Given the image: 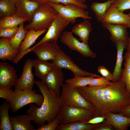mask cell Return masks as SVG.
Returning a JSON list of instances; mask_svg holds the SVG:
<instances>
[{
	"instance_id": "obj_49",
	"label": "cell",
	"mask_w": 130,
	"mask_h": 130,
	"mask_svg": "<svg viewBox=\"0 0 130 130\" xmlns=\"http://www.w3.org/2000/svg\"></svg>"
},
{
	"instance_id": "obj_10",
	"label": "cell",
	"mask_w": 130,
	"mask_h": 130,
	"mask_svg": "<svg viewBox=\"0 0 130 130\" xmlns=\"http://www.w3.org/2000/svg\"><path fill=\"white\" fill-rule=\"evenodd\" d=\"M52 63L56 66L70 70L74 76H91L99 78L101 76L84 71L75 64L71 58L63 50H61L57 54Z\"/></svg>"
},
{
	"instance_id": "obj_34",
	"label": "cell",
	"mask_w": 130,
	"mask_h": 130,
	"mask_svg": "<svg viewBox=\"0 0 130 130\" xmlns=\"http://www.w3.org/2000/svg\"><path fill=\"white\" fill-rule=\"evenodd\" d=\"M111 6L123 12L125 10L130 9V0H114Z\"/></svg>"
},
{
	"instance_id": "obj_1",
	"label": "cell",
	"mask_w": 130,
	"mask_h": 130,
	"mask_svg": "<svg viewBox=\"0 0 130 130\" xmlns=\"http://www.w3.org/2000/svg\"><path fill=\"white\" fill-rule=\"evenodd\" d=\"M101 87L86 86L77 88L94 108L92 118L108 112L118 113L130 105V93L120 79Z\"/></svg>"
},
{
	"instance_id": "obj_30",
	"label": "cell",
	"mask_w": 130,
	"mask_h": 130,
	"mask_svg": "<svg viewBox=\"0 0 130 130\" xmlns=\"http://www.w3.org/2000/svg\"><path fill=\"white\" fill-rule=\"evenodd\" d=\"M27 21L25 19L17 16L16 14L5 17L0 19V29L18 26L20 24Z\"/></svg>"
},
{
	"instance_id": "obj_38",
	"label": "cell",
	"mask_w": 130,
	"mask_h": 130,
	"mask_svg": "<svg viewBox=\"0 0 130 130\" xmlns=\"http://www.w3.org/2000/svg\"><path fill=\"white\" fill-rule=\"evenodd\" d=\"M98 72L107 80L112 81L113 80V76L112 73H111L109 70L104 66H99L98 67Z\"/></svg>"
},
{
	"instance_id": "obj_27",
	"label": "cell",
	"mask_w": 130,
	"mask_h": 130,
	"mask_svg": "<svg viewBox=\"0 0 130 130\" xmlns=\"http://www.w3.org/2000/svg\"><path fill=\"white\" fill-rule=\"evenodd\" d=\"M99 124H90L76 122L64 124H59L56 130H94Z\"/></svg>"
},
{
	"instance_id": "obj_45",
	"label": "cell",
	"mask_w": 130,
	"mask_h": 130,
	"mask_svg": "<svg viewBox=\"0 0 130 130\" xmlns=\"http://www.w3.org/2000/svg\"><path fill=\"white\" fill-rule=\"evenodd\" d=\"M84 4L86 1V0H76Z\"/></svg>"
},
{
	"instance_id": "obj_40",
	"label": "cell",
	"mask_w": 130,
	"mask_h": 130,
	"mask_svg": "<svg viewBox=\"0 0 130 130\" xmlns=\"http://www.w3.org/2000/svg\"><path fill=\"white\" fill-rule=\"evenodd\" d=\"M105 119V117L102 116L92 118L88 121L83 122L90 124H98L103 122Z\"/></svg>"
},
{
	"instance_id": "obj_11",
	"label": "cell",
	"mask_w": 130,
	"mask_h": 130,
	"mask_svg": "<svg viewBox=\"0 0 130 130\" xmlns=\"http://www.w3.org/2000/svg\"><path fill=\"white\" fill-rule=\"evenodd\" d=\"M64 80L62 68L54 66L42 81L52 93L60 96V87L63 84Z\"/></svg>"
},
{
	"instance_id": "obj_41",
	"label": "cell",
	"mask_w": 130,
	"mask_h": 130,
	"mask_svg": "<svg viewBox=\"0 0 130 130\" xmlns=\"http://www.w3.org/2000/svg\"><path fill=\"white\" fill-rule=\"evenodd\" d=\"M113 127L111 124L103 122L100 124L94 130H113Z\"/></svg>"
},
{
	"instance_id": "obj_14",
	"label": "cell",
	"mask_w": 130,
	"mask_h": 130,
	"mask_svg": "<svg viewBox=\"0 0 130 130\" xmlns=\"http://www.w3.org/2000/svg\"><path fill=\"white\" fill-rule=\"evenodd\" d=\"M14 67L8 63L0 62V89L11 88L17 79Z\"/></svg>"
},
{
	"instance_id": "obj_48",
	"label": "cell",
	"mask_w": 130,
	"mask_h": 130,
	"mask_svg": "<svg viewBox=\"0 0 130 130\" xmlns=\"http://www.w3.org/2000/svg\"><path fill=\"white\" fill-rule=\"evenodd\" d=\"M130 126V124L129 125V127Z\"/></svg>"
},
{
	"instance_id": "obj_2",
	"label": "cell",
	"mask_w": 130,
	"mask_h": 130,
	"mask_svg": "<svg viewBox=\"0 0 130 130\" xmlns=\"http://www.w3.org/2000/svg\"><path fill=\"white\" fill-rule=\"evenodd\" d=\"M34 83L43 96L44 101L39 107L33 103L30 104L26 113L31 120L39 126L44 124L46 121L48 124L53 121L64 104L60 96L52 93L43 81H35Z\"/></svg>"
},
{
	"instance_id": "obj_8",
	"label": "cell",
	"mask_w": 130,
	"mask_h": 130,
	"mask_svg": "<svg viewBox=\"0 0 130 130\" xmlns=\"http://www.w3.org/2000/svg\"><path fill=\"white\" fill-rule=\"evenodd\" d=\"M70 23V21L65 19L57 13L45 35L38 42L26 50L25 53L30 52L33 48L42 44L53 41L57 42L64 30Z\"/></svg>"
},
{
	"instance_id": "obj_24",
	"label": "cell",
	"mask_w": 130,
	"mask_h": 130,
	"mask_svg": "<svg viewBox=\"0 0 130 130\" xmlns=\"http://www.w3.org/2000/svg\"><path fill=\"white\" fill-rule=\"evenodd\" d=\"M33 67L35 69L36 76L43 80L46 75L53 68V64L38 58L33 60Z\"/></svg>"
},
{
	"instance_id": "obj_35",
	"label": "cell",
	"mask_w": 130,
	"mask_h": 130,
	"mask_svg": "<svg viewBox=\"0 0 130 130\" xmlns=\"http://www.w3.org/2000/svg\"><path fill=\"white\" fill-rule=\"evenodd\" d=\"M19 27H6L0 29V37L9 39L13 37L18 31Z\"/></svg>"
},
{
	"instance_id": "obj_16",
	"label": "cell",
	"mask_w": 130,
	"mask_h": 130,
	"mask_svg": "<svg viewBox=\"0 0 130 130\" xmlns=\"http://www.w3.org/2000/svg\"><path fill=\"white\" fill-rule=\"evenodd\" d=\"M121 25L130 28V17L111 6L107 11L102 23Z\"/></svg>"
},
{
	"instance_id": "obj_19",
	"label": "cell",
	"mask_w": 130,
	"mask_h": 130,
	"mask_svg": "<svg viewBox=\"0 0 130 130\" xmlns=\"http://www.w3.org/2000/svg\"><path fill=\"white\" fill-rule=\"evenodd\" d=\"M92 30L91 24L89 20L85 19L74 25L71 31L73 34L79 37V40L88 44L89 36Z\"/></svg>"
},
{
	"instance_id": "obj_18",
	"label": "cell",
	"mask_w": 130,
	"mask_h": 130,
	"mask_svg": "<svg viewBox=\"0 0 130 130\" xmlns=\"http://www.w3.org/2000/svg\"><path fill=\"white\" fill-rule=\"evenodd\" d=\"M105 119L103 122L110 124L116 130H126L130 124V118L119 113L108 112L104 114Z\"/></svg>"
},
{
	"instance_id": "obj_44",
	"label": "cell",
	"mask_w": 130,
	"mask_h": 130,
	"mask_svg": "<svg viewBox=\"0 0 130 130\" xmlns=\"http://www.w3.org/2000/svg\"><path fill=\"white\" fill-rule=\"evenodd\" d=\"M130 49V36L129 38V44L128 47L127 49V50H129Z\"/></svg>"
},
{
	"instance_id": "obj_31",
	"label": "cell",
	"mask_w": 130,
	"mask_h": 130,
	"mask_svg": "<svg viewBox=\"0 0 130 130\" xmlns=\"http://www.w3.org/2000/svg\"><path fill=\"white\" fill-rule=\"evenodd\" d=\"M19 27V30L15 35L9 39L11 45L16 49H19L21 43L26 37L27 30L25 29L23 23L20 24Z\"/></svg>"
},
{
	"instance_id": "obj_17",
	"label": "cell",
	"mask_w": 130,
	"mask_h": 130,
	"mask_svg": "<svg viewBox=\"0 0 130 130\" xmlns=\"http://www.w3.org/2000/svg\"><path fill=\"white\" fill-rule=\"evenodd\" d=\"M102 23L103 26L108 29L110 33L111 40L115 43L123 42L128 44L129 38L126 26L121 25Z\"/></svg>"
},
{
	"instance_id": "obj_21",
	"label": "cell",
	"mask_w": 130,
	"mask_h": 130,
	"mask_svg": "<svg viewBox=\"0 0 130 130\" xmlns=\"http://www.w3.org/2000/svg\"><path fill=\"white\" fill-rule=\"evenodd\" d=\"M117 49L116 63L112 73L113 79L112 82H116L120 79L122 71V64L124 57L123 54L125 49H127L128 44L124 42H119L115 43Z\"/></svg>"
},
{
	"instance_id": "obj_39",
	"label": "cell",
	"mask_w": 130,
	"mask_h": 130,
	"mask_svg": "<svg viewBox=\"0 0 130 130\" xmlns=\"http://www.w3.org/2000/svg\"><path fill=\"white\" fill-rule=\"evenodd\" d=\"M13 91L11 88L0 89V97L5 99L8 103Z\"/></svg>"
},
{
	"instance_id": "obj_15",
	"label": "cell",
	"mask_w": 130,
	"mask_h": 130,
	"mask_svg": "<svg viewBox=\"0 0 130 130\" xmlns=\"http://www.w3.org/2000/svg\"><path fill=\"white\" fill-rule=\"evenodd\" d=\"M16 15L23 18L27 21L31 22L33 13L40 3L29 0H16Z\"/></svg>"
},
{
	"instance_id": "obj_4",
	"label": "cell",
	"mask_w": 130,
	"mask_h": 130,
	"mask_svg": "<svg viewBox=\"0 0 130 130\" xmlns=\"http://www.w3.org/2000/svg\"><path fill=\"white\" fill-rule=\"evenodd\" d=\"M36 92L33 90L13 91L8 102L13 112H15L24 106L31 103L35 104L40 107L44 101V96Z\"/></svg>"
},
{
	"instance_id": "obj_32",
	"label": "cell",
	"mask_w": 130,
	"mask_h": 130,
	"mask_svg": "<svg viewBox=\"0 0 130 130\" xmlns=\"http://www.w3.org/2000/svg\"><path fill=\"white\" fill-rule=\"evenodd\" d=\"M94 77L91 76H75L72 78L67 79L65 82L75 88L84 87L88 85L90 80Z\"/></svg>"
},
{
	"instance_id": "obj_47",
	"label": "cell",
	"mask_w": 130,
	"mask_h": 130,
	"mask_svg": "<svg viewBox=\"0 0 130 130\" xmlns=\"http://www.w3.org/2000/svg\"><path fill=\"white\" fill-rule=\"evenodd\" d=\"M128 14L129 16L130 17V12Z\"/></svg>"
},
{
	"instance_id": "obj_12",
	"label": "cell",
	"mask_w": 130,
	"mask_h": 130,
	"mask_svg": "<svg viewBox=\"0 0 130 130\" xmlns=\"http://www.w3.org/2000/svg\"><path fill=\"white\" fill-rule=\"evenodd\" d=\"M32 62L33 60L29 58L26 61L22 74L14 85L15 90H33L35 81L32 70Z\"/></svg>"
},
{
	"instance_id": "obj_25",
	"label": "cell",
	"mask_w": 130,
	"mask_h": 130,
	"mask_svg": "<svg viewBox=\"0 0 130 130\" xmlns=\"http://www.w3.org/2000/svg\"><path fill=\"white\" fill-rule=\"evenodd\" d=\"M9 104L6 101L0 105V130H13L8 114Z\"/></svg>"
},
{
	"instance_id": "obj_7",
	"label": "cell",
	"mask_w": 130,
	"mask_h": 130,
	"mask_svg": "<svg viewBox=\"0 0 130 130\" xmlns=\"http://www.w3.org/2000/svg\"><path fill=\"white\" fill-rule=\"evenodd\" d=\"M56 11L57 13L65 19L73 23L77 18H81L85 19L91 20V17L89 15V12L78 6L73 4L64 5L48 2Z\"/></svg>"
},
{
	"instance_id": "obj_36",
	"label": "cell",
	"mask_w": 130,
	"mask_h": 130,
	"mask_svg": "<svg viewBox=\"0 0 130 130\" xmlns=\"http://www.w3.org/2000/svg\"><path fill=\"white\" fill-rule=\"evenodd\" d=\"M60 124L58 116L52 121L47 124H44L39 126L35 130H56L58 126Z\"/></svg>"
},
{
	"instance_id": "obj_37",
	"label": "cell",
	"mask_w": 130,
	"mask_h": 130,
	"mask_svg": "<svg viewBox=\"0 0 130 130\" xmlns=\"http://www.w3.org/2000/svg\"><path fill=\"white\" fill-rule=\"evenodd\" d=\"M48 2L54 3H59L66 5L68 4H73L78 6L84 9H87V5L79 2L76 0H49Z\"/></svg>"
},
{
	"instance_id": "obj_6",
	"label": "cell",
	"mask_w": 130,
	"mask_h": 130,
	"mask_svg": "<svg viewBox=\"0 0 130 130\" xmlns=\"http://www.w3.org/2000/svg\"><path fill=\"white\" fill-rule=\"evenodd\" d=\"M60 97L64 104L70 106L93 110L94 108L81 95L77 88L63 84Z\"/></svg>"
},
{
	"instance_id": "obj_26",
	"label": "cell",
	"mask_w": 130,
	"mask_h": 130,
	"mask_svg": "<svg viewBox=\"0 0 130 130\" xmlns=\"http://www.w3.org/2000/svg\"><path fill=\"white\" fill-rule=\"evenodd\" d=\"M113 1L108 0L103 3L95 2L91 4L90 7L94 13L98 21L102 22L107 11L110 7Z\"/></svg>"
},
{
	"instance_id": "obj_29",
	"label": "cell",
	"mask_w": 130,
	"mask_h": 130,
	"mask_svg": "<svg viewBox=\"0 0 130 130\" xmlns=\"http://www.w3.org/2000/svg\"><path fill=\"white\" fill-rule=\"evenodd\" d=\"M16 13V8L15 3L8 0H0V19L15 15Z\"/></svg>"
},
{
	"instance_id": "obj_20",
	"label": "cell",
	"mask_w": 130,
	"mask_h": 130,
	"mask_svg": "<svg viewBox=\"0 0 130 130\" xmlns=\"http://www.w3.org/2000/svg\"><path fill=\"white\" fill-rule=\"evenodd\" d=\"M20 53L19 49L14 48L11 45L9 39L1 38L0 39V59L1 60L13 61Z\"/></svg>"
},
{
	"instance_id": "obj_33",
	"label": "cell",
	"mask_w": 130,
	"mask_h": 130,
	"mask_svg": "<svg viewBox=\"0 0 130 130\" xmlns=\"http://www.w3.org/2000/svg\"><path fill=\"white\" fill-rule=\"evenodd\" d=\"M94 78L90 80L88 86L94 87H101L109 85L112 83V82L102 76L96 78Z\"/></svg>"
},
{
	"instance_id": "obj_9",
	"label": "cell",
	"mask_w": 130,
	"mask_h": 130,
	"mask_svg": "<svg viewBox=\"0 0 130 130\" xmlns=\"http://www.w3.org/2000/svg\"><path fill=\"white\" fill-rule=\"evenodd\" d=\"M72 31H64L60 40L71 50L79 52L84 56L94 58L97 56L96 53L90 48L88 44L79 41L74 36Z\"/></svg>"
},
{
	"instance_id": "obj_28",
	"label": "cell",
	"mask_w": 130,
	"mask_h": 130,
	"mask_svg": "<svg viewBox=\"0 0 130 130\" xmlns=\"http://www.w3.org/2000/svg\"><path fill=\"white\" fill-rule=\"evenodd\" d=\"M124 58V68L122 69L120 79L124 83L127 91L130 93V49L127 50Z\"/></svg>"
},
{
	"instance_id": "obj_46",
	"label": "cell",
	"mask_w": 130,
	"mask_h": 130,
	"mask_svg": "<svg viewBox=\"0 0 130 130\" xmlns=\"http://www.w3.org/2000/svg\"><path fill=\"white\" fill-rule=\"evenodd\" d=\"M9 1H11L15 3L16 0H8Z\"/></svg>"
},
{
	"instance_id": "obj_43",
	"label": "cell",
	"mask_w": 130,
	"mask_h": 130,
	"mask_svg": "<svg viewBox=\"0 0 130 130\" xmlns=\"http://www.w3.org/2000/svg\"><path fill=\"white\" fill-rule=\"evenodd\" d=\"M31 1L38 2L40 4L47 3L49 0H29Z\"/></svg>"
},
{
	"instance_id": "obj_42",
	"label": "cell",
	"mask_w": 130,
	"mask_h": 130,
	"mask_svg": "<svg viewBox=\"0 0 130 130\" xmlns=\"http://www.w3.org/2000/svg\"><path fill=\"white\" fill-rule=\"evenodd\" d=\"M118 113L125 117L130 118V105L124 108Z\"/></svg>"
},
{
	"instance_id": "obj_13",
	"label": "cell",
	"mask_w": 130,
	"mask_h": 130,
	"mask_svg": "<svg viewBox=\"0 0 130 130\" xmlns=\"http://www.w3.org/2000/svg\"><path fill=\"white\" fill-rule=\"evenodd\" d=\"M61 50L57 42L53 41L40 44L33 48L30 52L34 53L38 58L41 59L53 61Z\"/></svg>"
},
{
	"instance_id": "obj_5",
	"label": "cell",
	"mask_w": 130,
	"mask_h": 130,
	"mask_svg": "<svg viewBox=\"0 0 130 130\" xmlns=\"http://www.w3.org/2000/svg\"><path fill=\"white\" fill-rule=\"evenodd\" d=\"M93 111L85 109L68 106L64 104L58 116L60 124L86 122L92 118Z\"/></svg>"
},
{
	"instance_id": "obj_3",
	"label": "cell",
	"mask_w": 130,
	"mask_h": 130,
	"mask_svg": "<svg viewBox=\"0 0 130 130\" xmlns=\"http://www.w3.org/2000/svg\"><path fill=\"white\" fill-rule=\"evenodd\" d=\"M57 13L47 3L40 4L33 13L31 22L26 25L24 28L27 30L33 28L36 31L47 29Z\"/></svg>"
},
{
	"instance_id": "obj_22",
	"label": "cell",
	"mask_w": 130,
	"mask_h": 130,
	"mask_svg": "<svg viewBox=\"0 0 130 130\" xmlns=\"http://www.w3.org/2000/svg\"><path fill=\"white\" fill-rule=\"evenodd\" d=\"M47 30V29H45L36 31L33 28L27 30L24 39L20 46L19 50L20 53L17 56L20 55L30 48L38 38Z\"/></svg>"
},
{
	"instance_id": "obj_23",
	"label": "cell",
	"mask_w": 130,
	"mask_h": 130,
	"mask_svg": "<svg viewBox=\"0 0 130 130\" xmlns=\"http://www.w3.org/2000/svg\"><path fill=\"white\" fill-rule=\"evenodd\" d=\"M13 130H35L34 126L31 125V120L27 115L10 116Z\"/></svg>"
}]
</instances>
